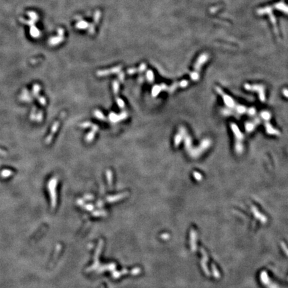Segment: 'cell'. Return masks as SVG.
Instances as JSON below:
<instances>
[{
  "label": "cell",
  "instance_id": "cell-1",
  "mask_svg": "<svg viewBox=\"0 0 288 288\" xmlns=\"http://www.w3.org/2000/svg\"><path fill=\"white\" fill-rule=\"evenodd\" d=\"M57 179L56 177H53L47 183V189L49 192L51 197V205L53 207H54L56 205L57 203V193H56V187L57 185Z\"/></svg>",
  "mask_w": 288,
  "mask_h": 288
},
{
  "label": "cell",
  "instance_id": "cell-2",
  "mask_svg": "<svg viewBox=\"0 0 288 288\" xmlns=\"http://www.w3.org/2000/svg\"><path fill=\"white\" fill-rule=\"evenodd\" d=\"M59 125H60V121L59 120L56 121H55V122L53 123V124L52 125V127H51V129L50 133L47 135V137H46V139H45V143L47 144V145L50 143L51 141H52L53 137L54 136L55 133H56V131H57V129H58L59 127Z\"/></svg>",
  "mask_w": 288,
  "mask_h": 288
},
{
  "label": "cell",
  "instance_id": "cell-3",
  "mask_svg": "<svg viewBox=\"0 0 288 288\" xmlns=\"http://www.w3.org/2000/svg\"><path fill=\"white\" fill-rule=\"evenodd\" d=\"M121 69V67H116L113 69H111V70H103V71H99L97 72V76H108L109 74H117L118 72H119Z\"/></svg>",
  "mask_w": 288,
  "mask_h": 288
},
{
  "label": "cell",
  "instance_id": "cell-4",
  "mask_svg": "<svg viewBox=\"0 0 288 288\" xmlns=\"http://www.w3.org/2000/svg\"><path fill=\"white\" fill-rule=\"evenodd\" d=\"M127 195H128V193H127V192H125V193H120V194H118V195H113V196H109V197H107V201H109V202L115 201L119 200V199H121L123 198V197H126Z\"/></svg>",
  "mask_w": 288,
  "mask_h": 288
},
{
  "label": "cell",
  "instance_id": "cell-5",
  "mask_svg": "<svg viewBox=\"0 0 288 288\" xmlns=\"http://www.w3.org/2000/svg\"><path fill=\"white\" fill-rule=\"evenodd\" d=\"M109 119L110 121L112 123H117L120 121V119H119V115H117L116 113L111 112L109 113Z\"/></svg>",
  "mask_w": 288,
  "mask_h": 288
},
{
  "label": "cell",
  "instance_id": "cell-6",
  "mask_svg": "<svg viewBox=\"0 0 288 288\" xmlns=\"http://www.w3.org/2000/svg\"><path fill=\"white\" fill-rule=\"evenodd\" d=\"M106 178H107L108 185L111 186L113 183V173L110 169H107L106 171Z\"/></svg>",
  "mask_w": 288,
  "mask_h": 288
},
{
  "label": "cell",
  "instance_id": "cell-7",
  "mask_svg": "<svg viewBox=\"0 0 288 288\" xmlns=\"http://www.w3.org/2000/svg\"><path fill=\"white\" fill-rule=\"evenodd\" d=\"M161 90H162V89H161V86H158V85L155 86L154 88H152V96H154V97H156L158 94H160V92H161Z\"/></svg>",
  "mask_w": 288,
  "mask_h": 288
},
{
  "label": "cell",
  "instance_id": "cell-8",
  "mask_svg": "<svg viewBox=\"0 0 288 288\" xmlns=\"http://www.w3.org/2000/svg\"><path fill=\"white\" fill-rule=\"evenodd\" d=\"M94 114L95 117H97V119H100V120H105V117L104 116V115L99 110H95Z\"/></svg>",
  "mask_w": 288,
  "mask_h": 288
},
{
  "label": "cell",
  "instance_id": "cell-9",
  "mask_svg": "<svg viewBox=\"0 0 288 288\" xmlns=\"http://www.w3.org/2000/svg\"><path fill=\"white\" fill-rule=\"evenodd\" d=\"M39 90H40V87H39L38 85H35V86H34V87H33V96H35L36 98H37V99H39V97H41L40 96H39Z\"/></svg>",
  "mask_w": 288,
  "mask_h": 288
},
{
  "label": "cell",
  "instance_id": "cell-10",
  "mask_svg": "<svg viewBox=\"0 0 288 288\" xmlns=\"http://www.w3.org/2000/svg\"><path fill=\"white\" fill-rule=\"evenodd\" d=\"M94 137H95V132L93 131H90V132L88 133V135H87V136H86V141H88V142H91V141H92L93 139H94Z\"/></svg>",
  "mask_w": 288,
  "mask_h": 288
},
{
  "label": "cell",
  "instance_id": "cell-11",
  "mask_svg": "<svg viewBox=\"0 0 288 288\" xmlns=\"http://www.w3.org/2000/svg\"><path fill=\"white\" fill-rule=\"evenodd\" d=\"M76 27L78 28H80V29H85V28H87L88 27V24L84 21H81L77 24Z\"/></svg>",
  "mask_w": 288,
  "mask_h": 288
},
{
  "label": "cell",
  "instance_id": "cell-12",
  "mask_svg": "<svg viewBox=\"0 0 288 288\" xmlns=\"http://www.w3.org/2000/svg\"><path fill=\"white\" fill-rule=\"evenodd\" d=\"M119 85L118 82L117 81H114L113 83V92L115 94H117L119 92Z\"/></svg>",
  "mask_w": 288,
  "mask_h": 288
},
{
  "label": "cell",
  "instance_id": "cell-13",
  "mask_svg": "<svg viewBox=\"0 0 288 288\" xmlns=\"http://www.w3.org/2000/svg\"><path fill=\"white\" fill-rule=\"evenodd\" d=\"M12 173H12V171H11V170H9V169H4V170L2 171L1 174H2V176L3 177H10Z\"/></svg>",
  "mask_w": 288,
  "mask_h": 288
},
{
  "label": "cell",
  "instance_id": "cell-14",
  "mask_svg": "<svg viewBox=\"0 0 288 288\" xmlns=\"http://www.w3.org/2000/svg\"><path fill=\"white\" fill-rule=\"evenodd\" d=\"M147 78H148V80L149 82H151V83L153 82L154 79V76L153 72H152L151 70H149L148 72H147Z\"/></svg>",
  "mask_w": 288,
  "mask_h": 288
},
{
  "label": "cell",
  "instance_id": "cell-15",
  "mask_svg": "<svg viewBox=\"0 0 288 288\" xmlns=\"http://www.w3.org/2000/svg\"><path fill=\"white\" fill-rule=\"evenodd\" d=\"M116 102H117V104L118 105V106H119V107H120L121 109H123L125 107V103L124 101H123V99H121V98H116Z\"/></svg>",
  "mask_w": 288,
  "mask_h": 288
},
{
  "label": "cell",
  "instance_id": "cell-16",
  "mask_svg": "<svg viewBox=\"0 0 288 288\" xmlns=\"http://www.w3.org/2000/svg\"><path fill=\"white\" fill-rule=\"evenodd\" d=\"M92 123L89 122V121H86V122L82 123V124H80V127L82 128H88L92 126Z\"/></svg>",
  "mask_w": 288,
  "mask_h": 288
},
{
  "label": "cell",
  "instance_id": "cell-17",
  "mask_svg": "<svg viewBox=\"0 0 288 288\" xmlns=\"http://www.w3.org/2000/svg\"><path fill=\"white\" fill-rule=\"evenodd\" d=\"M187 84H188V82L185 81V80H183V81H181L180 83L178 84V86L181 87V88H185V87L187 86Z\"/></svg>",
  "mask_w": 288,
  "mask_h": 288
},
{
  "label": "cell",
  "instance_id": "cell-18",
  "mask_svg": "<svg viewBox=\"0 0 288 288\" xmlns=\"http://www.w3.org/2000/svg\"><path fill=\"white\" fill-rule=\"evenodd\" d=\"M92 131H94V132L96 133L97 132V131L99 130V127L97 126V125H92Z\"/></svg>",
  "mask_w": 288,
  "mask_h": 288
},
{
  "label": "cell",
  "instance_id": "cell-19",
  "mask_svg": "<svg viewBox=\"0 0 288 288\" xmlns=\"http://www.w3.org/2000/svg\"><path fill=\"white\" fill-rule=\"evenodd\" d=\"M193 175H194V177L197 180H199L201 178V176L200 174L199 173H197V172H194L193 173Z\"/></svg>",
  "mask_w": 288,
  "mask_h": 288
},
{
  "label": "cell",
  "instance_id": "cell-20",
  "mask_svg": "<svg viewBox=\"0 0 288 288\" xmlns=\"http://www.w3.org/2000/svg\"><path fill=\"white\" fill-rule=\"evenodd\" d=\"M146 64H145V63H143V64H141L140 65V67L138 69V71L139 72H142L146 69Z\"/></svg>",
  "mask_w": 288,
  "mask_h": 288
},
{
  "label": "cell",
  "instance_id": "cell-21",
  "mask_svg": "<svg viewBox=\"0 0 288 288\" xmlns=\"http://www.w3.org/2000/svg\"><path fill=\"white\" fill-rule=\"evenodd\" d=\"M99 16H100V13H99V12H97L96 13V15H95V22H97V21H98V19L99 18Z\"/></svg>",
  "mask_w": 288,
  "mask_h": 288
},
{
  "label": "cell",
  "instance_id": "cell-22",
  "mask_svg": "<svg viewBox=\"0 0 288 288\" xmlns=\"http://www.w3.org/2000/svg\"><path fill=\"white\" fill-rule=\"evenodd\" d=\"M136 71H137L136 69H128V70H127V73H128L129 74L131 75V74L135 73V72H136Z\"/></svg>",
  "mask_w": 288,
  "mask_h": 288
},
{
  "label": "cell",
  "instance_id": "cell-23",
  "mask_svg": "<svg viewBox=\"0 0 288 288\" xmlns=\"http://www.w3.org/2000/svg\"><path fill=\"white\" fill-rule=\"evenodd\" d=\"M6 155H7V152L6 151H4V150H2V149H0V156H6Z\"/></svg>",
  "mask_w": 288,
  "mask_h": 288
},
{
  "label": "cell",
  "instance_id": "cell-24",
  "mask_svg": "<svg viewBox=\"0 0 288 288\" xmlns=\"http://www.w3.org/2000/svg\"><path fill=\"white\" fill-rule=\"evenodd\" d=\"M119 80H120L121 82H123V80H124V74H122V73L119 74Z\"/></svg>",
  "mask_w": 288,
  "mask_h": 288
},
{
  "label": "cell",
  "instance_id": "cell-25",
  "mask_svg": "<svg viewBox=\"0 0 288 288\" xmlns=\"http://www.w3.org/2000/svg\"><path fill=\"white\" fill-rule=\"evenodd\" d=\"M85 198H86V199H92L94 198V197H93V196H92V195H86V196H85Z\"/></svg>",
  "mask_w": 288,
  "mask_h": 288
},
{
  "label": "cell",
  "instance_id": "cell-26",
  "mask_svg": "<svg viewBox=\"0 0 288 288\" xmlns=\"http://www.w3.org/2000/svg\"><path fill=\"white\" fill-rule=\"evenodd\" d=\"M283 94H284V96H285V97H288V90H283Z\"/></svg>",
  "mask_w": 288,
  "mask_h": 288
}]
</instances>
